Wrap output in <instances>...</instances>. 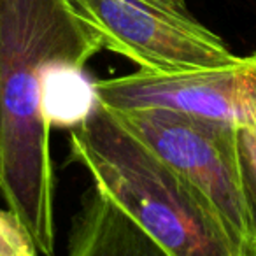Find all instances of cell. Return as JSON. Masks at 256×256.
I'll list each match as a JSON object with an SVG mask.
<instances>
[{"label": "cell", "mask_w": 256, "mask_h": 256, "mask_svg": "<svg viewBox=\"0 0 256 256\" xmlns=\"http://www.w3.org/2000/svg\"><path fill=\"white\" fill-rule=\"evenodd\" d=\"M102 50L67 0H0V193L44 256L54 251L48 84Z\"/></svg>", "instance_id": "6da1fadb"}, {"label": "cell", "mask_w": 256, "mask_h": 256, "mask_svg": "<svg viewBox=\"0 0 256 256\" xmlns=\"http://www.w3.org/2000/svg\"><path fill=\"white\" fill-rule=\"evenodd\" d=\"M70 151L106 195L172 256H242L202 195L95 102Z\"/></svg>", "instance_id": "7a4b0ae2"}, {"label": "cell", "mask_w": 256, "mask_h": 256, "mask_svg": "<svg viewBox=\"0 0 256 256\" xmlns=\"http://www.w3.org/2000/svg\"><path fill=\"white\" fill-rule=\"evenodd\" d=\"M110 112L206 198L235 248L248 254L252 234L238 158V126L167 109Z\"/></svg>", "instance_id": "3957f363"}, {"label": "cell", "mask_w": 256, "mask_h": 256, "mask_svg": "<svg viewBox=\"0 0 256 256\" xmlns=\"http://www.w3.org/2000/svg\"><path fill=\"white\" fill-rule=\"evenodd\" d=\"M104 50L140 70L216 68L240 60L190 12L184 0H67Z\"/></svg>", "instance_id": "277c9868"}, {"label": "cell", "mask_w": 256, "mask_h": 256, "mask_svg": "<svg viewBox=\"0 0 256 256\" xmlns=\"http://www.w3.org/2000/svg\"><path fill=\"white\" fill-rule=\"evenodd\" d=\"M93 92L96 102L114 112L167 109L246 126L256 107V53L216 68L139 70L100 79Z\"/></svg>", "instance_id": "5b68a950"}, {"label": "cell", "mask_w": 256, "mask_h": 256, "mask_svg": "<svg viewBox=\"0 0 256 256\" xmlns=\"http://www.w3.org/2000/svg\"><path fill=\"white\" fill-rule=\"evenodd\" d=\"M68 256H172L93 184L76 220Z\"/></svg>", "instance_id": "8992f818"}, {"label": "cell", "mask_w": 256, "mask_h": 256, "mask_svg": "<svg viewBox=\"0 0 256 256\" xmlns=\"http://www.w3.org/2000/svg\"><path fill=\"white\" fill-rule=\"evenodd\" d=\"M96 98L93 82H88L84 70L65 68L53 74L48 84V118L58 124H78L90 114Z\"/></svg>", "instance_id": "52a82bcc"}, {"label": "cell", "mask_w": 256, "mask_h": 256, "mask_svg": "<svg viewBox=\"0 0 256 256\" xmlns=\"http://www.w3.org/2000/svg\"><path fill=\"white\" fill-rule=\"evenodd\" d=\"M238 158H240L249 224H251L252 238H256V107L249 123L246 126H238Z\"/></svg>", "instance_id": "ba28073f"}, {"label": "cell", "mask_w": 256, "mask_h": 256, "mask_svg": "<svg viewBox=\"0 0 256 256\" xmlns=\"http://www.w3.org/2000/svg\"><path fill=\"white\" fill-rule=\"evenodd\" d=\"M0 256H40L32 237L8 209H0Z\"/></svg>", "instance_id": "9c48e42d"}, {"label": "cell", "mask_w": 256, "mask_h": 256, "mask_svg": "<svg viewBox=\"0 0 256 256\" xmlns=\"http://www.w3.org/2000/svg\"><path fill=\"white\" fill-rule=\"evenodd\" d=\"M246 256H256V238L251 240V244H249V248H248V254Z\"/></svg>", "instance_id": "30bf717a"}]
</instances>
